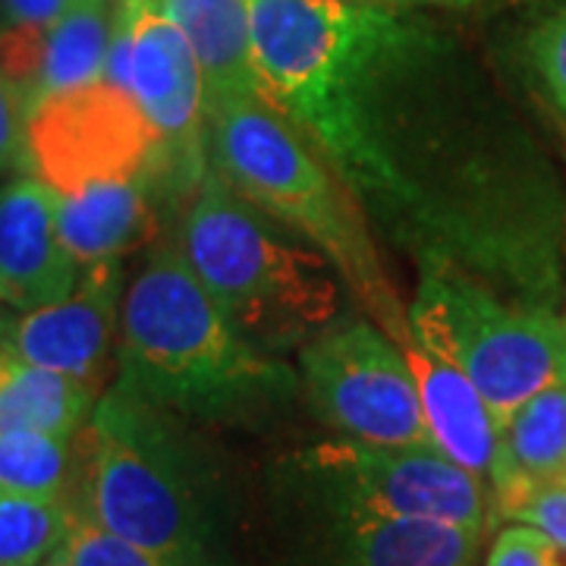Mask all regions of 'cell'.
<instances>
[{"mask_svg": "<svg viewBox=\"0 0 566 566\" xmlns=\"http://www.w3.org/2000/svg\"><path fill=\"white\" fill-rule=\"evenodd\" d=\"M63 554L73 566H155L139 547L111 535L107 528L95 526L82 513L73 516L70 535L63 542Z\"/></svg>", "mask_w": 566, "mask_h": 566, "instance_id": "cb8c5ba5", "label": "cell"}, {"mask_svg": "<svg viewBox=\"0 0 566 566\" xmlns=\"http://www.w3.org/2000/svg\"><path fill=\"white\" fill-rule=\"evenodd\" d=\"M318 535L293 566H472L482 532L434 520L318 513Z\"/></svg>", "mask_w": 566, "mask_h": 566, "instance_id": "5bb4252c", "label": "cell"}, {"mask_svg": "<svg viewBox=\"0 0 566 566\" xmlns=\"http://www.w3.org/2000/svg\"><path fill=\"white\" fill-rule=\"evenodd\" d=\"M485 566H564L560 547L532 526H506L488 551Z\"/></svg>", "mask_w": 566, "mask_h": 566, "instance_id": "d4e9b609", "label": "cell"}, {"mask_svg": "<svg viewBox=\"0 0 566 566\" xmlns=\"http://www.w3.org/2000/svg\"><path fill=\"white\" fill-rule=\"evenodd\" d=\"M104 387L29 363L20 353L0 349V434L39 431L76 438L88 424Z\"/></svg>", "mask_w": 566, "mask_h": 566, "instance_id": "ac0fdd59", "label": "cell"}, {"mask_svg": "<svg viewBox=\"0 0 566 566\" xmlns=\"http://www.w3.org/2000/svg\"><path fill=\"white\" fill-rule=\"evenodd\" d=\"M117 385L196 424L255 428L303 397L300 371L223 315L177 243L151 245L126 286Z\"/></svg>", "mask_w": 566, "mask_h": 566, "instance_id": "7a4b0ae2", "label": "cell"}, {"mask_svg": "<svg viewBox=\"0 0 566 566\" xmlns=\"http://www.w3.org/2000/svg\"><path fill=\"white\" fill-rule=\"evenodd\" d=\"M286 472L318 513L434 520L485 532L488 485L434 447L324 441L296 453Z\"/></svg>", "mask_w": 566, "mask_h": 566, "instance_id": "52a82bcc", "label": "cell"}, {"mask_svg": "<svg viewBox=\"0 0 566 566\" xmlns=\"http://www.w3.org/2000/svg\"><path fill=\"white\" fill-rule=\"evenodd\" d=\"M17 322H20V312H13L10 305L0 300V349H10Z\"/></svg>", "mask_w": 566, "mask_h": 566, "instance_id": "f1b7e54d", "label": "cell"}, {"mask_svg": "<svg viewBox=\"0 0 566 566\" xmlns=\"http://www.w3.org/2000/svg\"><path fill=\"white\" fill-rule=\"evenodd\" d=\"M560 324H564V349H566V303H564V312H560Z\"/></svg>", "mask_w": 566, "mask_h": 566, "instance_id": "4dcf8cb0", "label": "cell"}, {"mask_svg": "<svg viewBox=\"0 0 566 566\" xmlns=\"http://www.w3.org/2000/svg\"><path fill=\"white\" fill-rule=\"evenodd\" d=\"M155 196L145 180L92 182L63 192L57 205L63 243L82 268L123 262V255L158 237Z\"/></svg>", "mask_w": 566, "mask_h": 566, "instance_id": "e0dca14e", "label": "cell"}, {"mask_svg": "<svg viewBox=\"0 0 566 566\" xmlns=\"http://www.w3.org/2000/svg\"><path fill=\"white\" fill-rule=\"evenodd\" d=\"M409 324L479 387L497 431L535 394L566 385L557 308L513 300L453 264H419Z\"/></svg>", "mask_w": 566, "mask_h": 566, "instance_id": "8992f818", "label": "cell"}, {"mask_svg": "<svg viewBox=\"0 0 566 566\" xmlns=\"http://www.w3.org/2000/svg\"><path fill=\"white\" fill-rule=\"evenodd\" d=\"M180 29L202 66L208 107L227 102H262L249 0H155ZM268 102V98H264Z\"/></svg>", "mask_w": 566, "mask_h": 566, "instance_id": "2e32d148", "label": "cell"}, {"mask_svg": "<svg viewBox=\"0 0 566 566\" xmlns=\"http://www.w3.org/2000/svg\"><path fill=\"white\" fill-rule=\"evenodd\" d=\"M344 3L387 7V10H416V7H457V3H465V0H344Z\"/></svg>", "mask_w": 566, "mask_h": 566, "instance_id": "83f0119b", "label": "cell"}, {"mask_svg": "<svg viewBox=\"0 0 566 566\" xmlns=\"http://www.w3.org/2000/svg\"><path fill=\"white\" fill-rule=\"evenodd\" d=\"M264 98L416 264L554 308L560 202L457 39L416 10L249 0Z\"/></svg>", "mask_w": 566, "mask_h": 566, "instance_id": "6da1fadb", "label": "cell"}, {"mask_svg": "<svg viewBox=\"0 0 566 566\" xmlns=\"http://www.w3.org/2000/svg\"><path fill=\"white\" fill-rule=\"evenodd\" d=\"M73 510L155 566H227L223 497L196 422L117 381L80 431Z\"/></svg>", "mask_w": 566, "mask_h": 566, "instance_id": "3957f363", "label": "cell"}, {"mask_svg": "<svg viewBox=\"0 0 566 566\" xmlns=\"http://www.w3.org/2000/svg\"><path fill=\"white\" fill-rule=\"evenodd\" d=\"M390 337L397 340L416 378L431 447L482 482H491L497 460V422L479 387L465 378V371L424 346L409 322Z\"/></svg>", "mask_w": 566, "mask_h": 566, "instance_id": "9a60e30c", "label": "cell"}, {"mask_svg": "<svg viewBox=\"0 0 566 566\" xmlns=\"http://www.w3.org/2000/svg\"><path fill=\"white\" fill-rule=\"evenodd\" d=\"M41 566H73V564H70V557L63 554V547H61V551H57L54 557H48V560H44Z\"/></svg>", "mask_w": 566, "mask_h": 566, "instance_id": "f546056e", "label": "cell"}, {"mask_svg": "<svg viewBox=\"0 0 566 566\" xmlns=\"http://www.w3.org/2000/svg\"><path fill=\"white\" fill-rule=\"evenodd\" d=\"M123 296L120 262L88 264L66 300L20 315L10 346L29 363L104 387L120 340Z\"/></svg>", "mask_w": 566, "mask_h": 566, "instance_id": "8fae6325", "label": "cell"}, {"mask_svg": "<svg viewBox=\"0 0 566 566\" xmlns=\"http://www.w3.org/2000/svg\"><path fill=\"white\" fill-rule=\"evenodd\" d=\"M61 192L39 177H20L0 189V300L13 312H35L66 300L82 268L57 223Z\"/></svg>", "mask_w": 566, "mask_h": 566, "instance_id": "7c38bea8", "label": "cell"}, {"mask_svg": "<svg viewBox=\"0 0 566 566\" xmlns=\"http://www.w3.org/2000/svg\"><path fill=\"white\" fill-rule=\"evenodd\" d=\"M76 510L70 501L0 491V566H41L70 535Z\"/></svg>", "mask_w": 566, "mask_h": 566, "instance_id": "44dd1931", "label": "cell"}, {"mask_svg": "<svg viewBox=\"0 0 566 566\" xmlns=\"http://www.w3.org/2000/svg\"><path fill=\"white\" fill-rule=\"evenodd\" d=\"M566 482V385H551L523 403L497 431L491 472L494 504L513 491Z\"/></svg>", "mask_w": 566, "mask_h": 566, "instance_id": "d6986e66", "label": "cell"}, {"mask_svg": "<svg viewBox=\"0 0 566 566\" xmlns=\"http://www.w3.org/2000/svg\"><path fill=\"white\" fill-rule=\"evenodd\" d=\"M29 164V117L22 107L20 92L0 63V174Z\"/></svg>", "mask_w": 566, "mask_h": 566, "instance_id": "484cf974", "label": "cell"}, {"mask_svg": "<svg viewBox=\"0 0 566 566\" xmlns=\"http://www.w3.org/2000/svg\"><path fill=\"white\" fill-rule=\"evenodd\" d=\"M82 0H0L7 25H48L66 17Z\"/></svg>", "mask_w": 566, "mask_h": 566, "instance_id": "4316f807", "label": "cell"}, {"mask_svg": "<svg viewBox=\"0 0 566 566\" xmlns=\"http://www.w3.org/2000/svg\"><path fill=\"white\" fill-rule=\"evenodd\" d=\"M523 61L538 95L566 126V7H554L528 25Z\"/></svg>", "mask_w": 566, "mask_h": 566, "instance_id": "7402d4cb", "label": "cell"}, {"mask_svg": "<svg viewBox=\"0 0 566 566\" xmlns=\"http://www.w3.org/2000/svg\"><path fill=\"white\" fill-rule=\"evenodd\" d=\"M494 506H497L501 516L513 520V523H523V526L538 528L560 551H566V482L513 491L510 497L497 501Z\"/></svg>", "mask_w": 566, "mask_h": 566, "instance_id": "603a6c76", "label": "cell"}, {"mask_svg": "<svg viewBox=\"0 0 566 566\" xmlns=\"http://www.w3.org/2000/svg\"><path fill=\"white\" fill-rule=\"evenodd\" d=\"M305 403L346 441L431 447L416 378L375 322L331 324L296 353Z\"/></svg>", "mask_w": 566, "mask_h": 566, "instance_id": "ba28073f", "label": "cell"}, {"mask_svg": "<svg viewBox=\"0 0 566 566\" xmlns=\"http://www.w3.org/2000/svg\"><path fill=\"white\" fill-rule=\"evenodd\" d=\"M111 35V0H82L48 25H3L0 63L20 92L25 117L48 98L102 80Z\"/></svg>", "mask_w": 566, "mask_h": 566, "instance_id": "4fadbf2b", "label": "cell"}, {"mask_svg": "<svg viewBox=\"0 0 566 566\" xmlns=\"http://www.w3.org/2000/svg\"><path fill=\"white\" fill-rule=\"evenodd\" d=\"M129 13V92L161 142V196L186 199L208 174V92L189 41L155 0H123Z\"/></svg>", "mask_w": 566, "mask_h": 566, "instance_id": "30bf717a", "label": "cell"}, {"mask_svg": "<svg viewBox=\"0 0 566 566\" xmlns=\"http://www.w3.org/2000/svg\"><path fill=\"white\" fill-rule=\"evenodd\" d=\"M174 243L223 315L271 356L300 353L340 322L337 268L227 186L211 164L182 199Z\"/></svg>", "mask_w": 566, "mask_h": 566, "instance_id": "277c9868", "label": "cell"}, {"mask_svg": "<svg viewBox=\"0 0 566 566\" xmlns=\"http://www.w3.org/2000/svg\"><path fill=\"white\" fill-rule=\"evenodd\" d=\"M205 148L227 186L337 268L387 337L409 322V305L390 286L363 208L277 107L264 98L211 104Z\"/></svg>", "mask_w": 566, "mask_h": 566, "instance_id": "5b68a950", "label": "cell"}, {"mask_svg": "<svg viewBox=\"0 0 566 566\" xmlns=\"http://www.w3.org/2000/svg\"><path fill=\"white\" fill-rule=\"evenodd\" d=\"M29 164L61 196L120 180H145L161 196V142L136 95L107 80L48 98L29 114Z\"/></svg>", "mask_w": 566, "mask_h": 566, "instance_id": "9c48e42d", "label": "cell"}, {"mask_svg": "<svg viewBox=\"0 0 566 566\" xmlns=\"http://www.w3.org/2000/svg\"><path fill=\"white\" fill-rule=\"evenodd\" d=\"M80 482V434H39L3 431L0 434V491L25 497L70 501Z\"/></svg>", "mask_w": 566, "mask_h": 566, "instance_id": "ffe728a7", "label": "cell"}]
</instances>
